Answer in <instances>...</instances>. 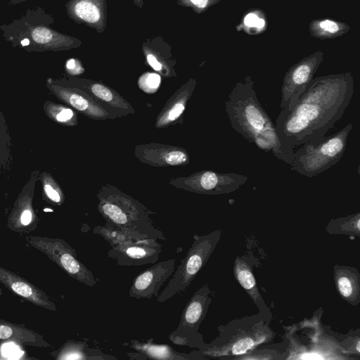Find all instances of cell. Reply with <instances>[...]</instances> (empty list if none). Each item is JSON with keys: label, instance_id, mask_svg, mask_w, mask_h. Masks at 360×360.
<instances>
[{"label": "cell", "instance_id": "6da1fadb", "mask_svg": "<svg viewBox=\"0 0 360 360\" xmlns=\"http://www.w3.org/2000/svg\"><path fill=\"white\" fill-rule=\"evenodd\" d=\"M354 94L351 72L319 76L309 82L289 110H281L275 129L292 161L297 148L326 136L343 116Z\"/></svg>", "mask_w": 360, "mask_h": 360}, {"label": "cell", "instance_id": "7a4b0ae2", "mask_svg": "<svg viewBox=\"0 0 360 360\" xmlns=\"http://www.w3.org/2000/svg\"><path fill=\"white\" fill-rule=\"evenodd\" d=\"M225 111L231 127L250 143L290 165L271 117L262 106L250 76L232 88L225 101Z\"/></svg>", "mask_w": 360, "mask_h": 360}, {"label": "cell", "instance_id": "3957f363", "mask_svg": "<svg viewBox=\"0 0 360 360\" xmlns=\"http://www.w3.org/2000/svg\"><path fill=\"white\" fill-rule=\"evenodd\" d=\"M54 20L37 6L11 22L0 25V30L5 40L13 47L28 52L63 51L81 46L80 39L52 28Z\"/></svg>", "mask_w": 360, "mask_h": 360}, {"label": "cell", "instance_id": "277c9868", "mask_svg": "<svg viewBox=\"0 0 360 360\" xmlns=\"http://www.w3.org/2000/svg\"><path fill=\"white\" fill-rule=\"evenodd\" d=\"M218 329L219 335L214 341L193 352L205 359H234L270 342L276 335L259 314L232 321Z\"/></svg>", "mask_w": 360, "mask_h": 360}, {"label": "cell", "instance_id": "5b68a950", "mask_svg": "<svg viewBox=\"0 0 360 360\" xmlns=\"http://www.w3.org/2000/svg\"><path fill=\"white\" fill-rule=\"evenodd\" d=\"M97 209L106 222L148 236L165 240L162 231L153 225L155 213L117 187L105 184L98 193Z\"/></svg>", "mask_w": 360, "mask_h": 360}, {"label": "cell", "instance_id": "8992f818", "mask_svg": "<svg viewBox=\"0 0 360 360\" xmlns=\"http://www.w3.org/2000/svg\"><path fill=\"white\" fill-rule=\"evenodd\" d=\"M321 314H314L286 328L289 342L285 359H353L345 354L338 342L325 333Z\"/></svg>", "mask_w": 360, "mask_h": 360}, {"label": "cell", "instance_id": "52a82bcc", "mask_svg": "<svg viewBox=\"0 0 360 360\" xmlns=\"http://www.w3.org/2000/svg\"><path fill=\"white\" fill-rule=\"evenodd\" d=\"M352 129L349 123L329 136L303 144L295 150L290 169L309 178L329 169L343 156Z\"/></svg>", "mask_w": 360, "mask_h": 360}, {"label": "cell", "instance_id": "ba28073f", "mask_svg": "<svg viewBox=\"0 0 360 360\" xmlns=\"http://www.w3.org/2000/svg\"><path fill=\"white\" fill-rule=\"evenodd\" d=\"M221 237V231L214 230L204 235H195L186 256L172 275L165 289L156 298L164 302L174 295L184 292L205 266Z\"/></svg>", "mask_w": 360, "mask_h": 360}, {"label": "cell", "instance_id": "9c48e42d", "mask_svg": "<svg viewBox=\"0 0 360 360\" xmlns=\"http://www.w3.org/2000/svg\"><path fill=\"white\" fill-rule=\"evenodd\" d=\"M210 295L211 290L205 283L191 297L182 311L179 325L169 335L174 344L198 349L205 345L198 330L211 304Z\"/></svg>", "mask_w": 360, "mask_h": 360}, {"label": "cell", "instance_id": "30bf717a", "mask_svg": "<svg viewBox=\"0 0 360 360\" xmlns=\"http://www.w3.org/2000/svg\"><path fill=\"white\" fill-rule=\"evenodd\" d=\"M27 240L72 278L89 287L96 284L93 273L77 259L75 250L65 240L46 237H30Z\"/></svg>", "mask_w": 360, "mask_h": 360}, {"label": "cell", "instance_id": "8fae6325", "mask_svg": "<svg viewBox=\"0 0 360 360\" xmlns=\"http://www.w3.org/2000/svg\"><path fill=\"white\" fill-rule=\"evenodd\" d=\"M248 180L247 176L235 172L202 170L188 176L172 179L169 184L179 189L195 193L222 195L238 190Z\"/></svg>", "mask_w": 360, "mask_h": 360}, {"label": "cell", "instance_id": "7c38bea8", "mask_svg": "<svg viewBox=\"0 0 360 360\" xmlns=\"http://www.w3.org/2000/svg\"><path fill=\"white\" fill-rule=\"evenodd\" d=\"M323 59V53L317 51L290 67L281 86V110H289L296 103Z\"/></svg>", "mask_w": 360, "mask_h": 360}, {"label": "cell", "instance_id": "4fadbf2b", "mask_svg": "<svg viewBox=\"0 0 360 360\" xmlns=\"http://www.w3.org/2000/svg\"><path fill=\"white\" fill-rule=\"evenodd\" d=\"M48 89L58 100L86 117L96 120L119 117L115 112L103 105L84 91L68 84L63 79L49 78L46 82Z\"/></svg>", "mask_w": 360, "mask_h": 360}, {"label": "cell", "instance_id": "5bb4252c", "mask_svg": "<svg viewBox=\"0 0 360 360\" xmlns=\"http://www.w3.org/2000/svg\"><path fill=\"white\" fill-rule=\"evenodd\" d=\"M162 250L157 239L144 238L112 247L107 255L121 266H141L157 262Z\"/></svg>", "mask_w": 360, "mask_h": 360}, {"label": "cell", "instance_id": "9a60e30c", "mask_svg": "<svg viewBox=\"0 0 360 360\" xmlns=\"http://www.w3.org/2000/svg\"><path fill=\"white\" fill-rule=\"evenodd\" d=\"M175 259H168L155 263L137 275L129 290V297L135 299L158 297L159 290L166 281L173 274Z\"/></svg>", "mask_w": 360, "mask_h": 360}, {"label": "cell", "instance_id": "2e32d148", "mask_svg": "<svg viewBox=\"0 0 360 360\" xmlns=\"http://www.w3.org/2000/svg\"><path fill=\"white\" fill-rule=\"evenodd\" d=\"M63 79L68 84L88 94L118 117L135 112L133 106L119 93L101 82L72 75Z\"/></svg>", "mask_w": 360, "mask_h": 360}, {"label": "cell", "instance_id": "e0dca14e", "mask_svg": "<svg viewBox=\"0 0 360 360\" xmlns=\"http://www.w3.org/2000/svg\"><path fill=\"white\" fill-rule=\"evenodd\" d=\"M134 155L140 162L153 167L177 166L190 162L184 148L158 143L137 145Z\"/></svg>", "mask_w": 360, "mask_h": 360}, {"label": "cell", "instance_id": "ac0fdd59", "mask_svg": "<svg viewBox=\"0 0 360 360\" xmlns=\"http://www.w3.org/2000/svg\"><path fill=\"white\" fill-rule=\"evenodd\" d=\"M65 8L68 17L78 24L95 30L105 31L107 25L106 0H69Z\"/></svg>", "mask_w": 360, "mask_h": 360}, {"label": "cell", "instance_id": "d6986e66", "mask_svg": "<svg viewBox=\"0 0 360 360\" xmlns=\"http://www.w3.org/2000/svg\"><path fill=\"white\" fill-rule=\"evenodd\" d=\"M146 60L160 76L175 77L177 73L175 66L176 60L173 57L172 46L161 36L146 39L141 45Z\"/></svg>", "mask_w": 360, "mask_h": 360}, {"label": "cell", "instance_id": "ffe728a7", "mask_svg": "<svg viewBox=\"0 0 360 360\" xmlns=\"http://www.w3.org/2000/svg\"><path fill=\"white\" fill-rule=\"evenodd\" d=\"M196 83L195 78H190L169 97L155 120L156 128L168 127L178 122L194 91Z\"/></svg>", "mask_w": 360, "mask_h": 360}, {"label": "cell", "instance_id": "44dd1931", "mask_svg": "<svg viewBox=\"0 0 360 360\" xmlns=\"http://www.w3.org/2000/svg\"><path fill=\"white\" fill-rule=\"evenodd\" d=\"M0 283L30 302L49 310L56 306L40 289L12 271L0 266Z\"/></svg>", "mask_w": 360, "mask_h": 360}, {"label": "cell", "instance_id": "7402d4cb", "mask_svg": "<svg viewBox=\"0 0 360 360\" xmlns=\"http://www.w3.org/2000/svg\"><path fill=\"white\" fill-rule=\"evenodd\" d=\"M233 274L236 282L259 309V314L269 324L271 313L259 290L252 266L243 257H236L233 262Z\"/></svg>", "mask_w": 360, "mask_h": 360}, {"label": "cell", "instance_id": "603a6c76", "mask_svg": "<svg viewBox=\"0 0 360 360\" xmlns=\"http://www.w3.org/2000/svg\"><path fill=\"white\" fill-rule=\"evenodd\" d=\"M334 283L340 297L352 306L360 302V274L352 266L335 265Z\"/></svg>", "mask_w": 360, "mask_h": 360}, {"label": "cell", "instance_id": "cb8c5ba5", "mask_svg": "<svg viewBox=\"0 0 360 360\" xmlns=\"http://www.w3.org/2000/svg\"><path fill=\"white\" fill-rule=\"evenodd\" d=\"M129 346L141 353L145 359L164 360H198L205 358L193 351L189 353H182L174 350L167 345H157L152 342H141L133 340Z\"/></svg>", "mask_w": 360, "mask_h": 360}, {"label": "cell", "instance_id": "d4e9b609", "mask_svg": "<svg viewBox=\"0 0 360 360\" xmlns=\"http://www.w3.org/2000/svg\"><path fill=\"white\" fill-rule=\"evenodd\" d=\"M349 30L350 26L346 22L330 18H316L309 25L310 35L321 40L342 37Z\"/></svg>", "mask_w": 360, "mask_h": 360}, {"label": "cell", "instance_id": "484cf974", "mask_svg": "<svg viewBox=\"0 0 360 360\" xmlns=\"http://www.w3.org/2000/svg\"><path fill=\"white\" fill-rule=\"evenodd\" d=\"M0 340H13L32 346H49L48 342L35 332L2 320H0Z\"/></svg>", "mask_w": 360, "mask_h": 360}, {"label": "cell", "instance_id": "4316f807", "mask_svg": "<svg viewBox=\"0 0 360 360\" xmlns=\"http://www.w3.org/2000/svg\"><path fill=\"white\" fill-rule=\"evenodd\" d=\"M92 233L104 238L111 248L130 241L150 238L138 232L119 227L108 222L105 225H97L94 227Z\"/></svg>", "mask_w": 360, "mask_h": 360}, {"label": "cell", "instance_id": "83f0119b", "mask_svg": "<svg viewBox=\"0 0 360 360\" xmlns=\"http://www.w3.org/2000/svg\"><path fill=\"white\" fill-rule=\"evenodd\" d=\"M267 26L266 13L260 8H251L245 13L236 28L249 35H258L264 32Z\"/></svg>", "mask_w": 360, "mask_h": 360}, {"label": "cell", "instance_id": "f1b7e54d", "mask_svg": "<svg viewBox=\"0 0 360 360\" xmlns=\"http://www.w3.org/2000/svg\"><path fill=\"white\" fill-rule=\"evenodd\" d=\"M326 231L332 235L360 236V213L331 219L326 226Z\"/></svg>", "mask_w": 360, "mask_h": 360}, {"label": "cell", "instance_id": "f546056e", "mask_svg": "<svg viewBox=\"0 0 360 360\" xmlns=\"http://www.w3.org/2000/svg\"><path fill=\"white\" fill-rule=\"evenodd\" d=\"M43 107L46 116L55 122L70 127L76 126L78 123L77 113L65 105L46 101Z\"/></svg>", "mask_w": 360, "mask_h": 360}, {"label": "cell", "instance_id": "4dcf8cb0", "mask_svg": "<svg viewBox=\"0 0 360 360\" xmlns=\"http://www.w3.org/2000/svg\"><path fill=\"white\" fill-rule=\"evenodd\" d=\"M12 143L6 118L0 110V172L9 169L13 162Z\"/></svg>", "mask_w": 360, "mask_h": 360}, {"label": "cell", "instance_id": "1f68e13d", "mask_svg": "<svg viewBox=\"0 0 360 360\" xmlns=\"http://www.w3.org/2000/svg\"><path fill=\"white\" fill-rule=\"evenodd\" d=\"M44 195L50 202L60 205L64 201L63 192L51 174L46 172L40 173Z\"/></svg>", "mask_w": 360, "mask_h": 360}, {"label": "cell", "instance_id": "d6a6232c", "mask_svg": "<svg viewBox=\"0 0 360 360\" xmlns=\"http://www.w3.org/2000/svg\"><path fill=\"white\" fill-rule=\"evenodd\" d=\"M88 344L86 342L69 341L60 348L56 356L59 359H88Z\"/></svg>", "mask_w": 360, "mask_h": 360}, {"label": "cell", "instance_id": "836d02e7", "mask_svg": "<svg viewBox=\"0 0 360 360\" xmlns=\"http://www.w3.org/2000/svg\"><path fill=\"white\" fill-rule=\"evenodd\" d=\"M139 87L147 94L155 93L161 84V77L155 72H146L138 80Z\"/></svg>", "mask_w": 360, "mask_h": 360}, {"label": "cell", "instance_id": "e575fe53", "mask_svg": "<svg viewBox=\"0 0 360 360\" xmlns=\"http://www.w3.org/2000/svg\"><path fill=\"white\" fill-rule=\"evenodd\" d=\"M285 354L284 353H279L276 350L272 349H257V348L254 349L253 350L249 352L248 353L236 357L234 359H239V360H260V359H284V357L282 356L281 354Z\"/></svg>", "mask_w": 360, "mask_h": 360}, {"label": "cell", "instance_id": "d590c367", "mask_svg": "<svg viewBox=\"0 0 360 360\" xmlns=\"http://www.w3.org/2000/svg\"><path fill=\"white\" fill-rule=\"evenodd\" d=\"M220 1L221 0H177L176 3L180 6L191 8L197 14H201Z\"/></svg>", "mask_w": 360, "mask_h": 360}, {"label": "cell", "instance_id": "8d00e7d4", "mask_svg": "<svg viewBox=\"0 0 360 360\" xmlns=\"http://www.w3.org/2000/svg\"><path fill=\"white\" fill-rule=\"evenodd\" d=\"M339 343L345 354H356L358 356L360 354V340L359 335L347 338L344 341Z\"/></svg>", "mask_w": 360, "mask_h": 360}, {"label": "cell", "instance_id": "74e56055", "mask_svg": "<svg viewBox=\"0 0 360 360\" xmlns=\"http://www.w3.org/2000/svg\"><path fill=\"white\" fill-rule=\"evenodd\" d=\"M65 70L68 75L76 76L82 74L84 69L78 59L70 58L66 61Z\"/></svg>", "mask_w": 360, "mask_h": 360}, {"label": "cell", "instance_id": "f35d334b", "mask_svg": "<svg viewBox=\"0 0 360 360\" xmlns=\"http://www.w3.org/2000/svg\"><path fill=\"white\" fill-rule=\"evenodd\" d=\"M16 347L13 345H5V349H4V352L7 356H14L17 354Z\"/></svg>", "mask_w": 360, "mask_h": 360}, {"label": "cell", "instance_id": "ab89813d", "mask_svg": "<svg viewBox=\"0 0 360 360\" xmlns=\"http://www.w3.org/2000/svg\"><path fill=\"white\" fill-rule=\"evenodd\" d=\"M27 1H30V0H10L8 2V4L10 6H13V5H16V4Z\"/></svg>", "mask_w": 360, "mask_h": 360}, {"label": "cell", "instance_id": "60d3db41", "mask_svg": "<svg viewBox=\"0 0 360 360\" xmlns=\"http://www.w3.org/2000/svg\"><path fill=\"white\" fill-rule=\"evenodd\" d=\"M134 4L139 8L143 6V0H132Z\"/></svg>", "mask_w": 360, "mask_h": 360}]
</instances>
